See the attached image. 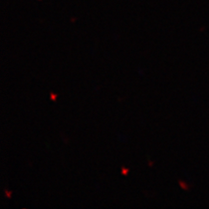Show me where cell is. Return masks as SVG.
I'll return each instance as SVG.
<instances>
[{"label":"cell","mask_w":209,"mask_h":209,"mask_svg":"<svg viewBox=\"0 0 209 209\" xmlns=\"http://www.w3.org/2000/svg\"><path fill=\"white\" fill-rule=\"evenodd\" d=\"M57 97H58L57 94H55V93H53V92L50 93V98L52 100V101H56V99H57Z\"/></svg>","instance_id":"3"},{"label":"cell","mask_w":209,"mask_h":209,"mask_svg":"<svg viewBox=\"0 0 209 209\" xmlns=\"http://www.w3.org/2000/svg\"><path fill=\"white\" fill-rule=\"evenodd\" d=\"M121 173H122L123 175H126L128 174V173H129V169L126 168V167H125V166H122V168H121Z\"/></svg>","instance_id":"2"},{"label":"cell","mask_w":209,"mask_h":209,"mask_svg":"<svg viewBox=\"0 0 209 209\" xmlns=\"http://www.w3.org/2000/svg\"><path fill=\"white\" fill-rule=\"evenodd\" d=\"M179 183H180V186H181L182 189H184V190H188V189H189V186L186 184V182L182 181V180H180V181H179Z\"/></svg>","instance_id":"1"},{"label":"cell","mask_w":209,"mask_h":209,"mask_svg":"<svg viewBox=\"0 0 209 209\" xmlns=\"http://www.w3.org/2000/svg\"><path fill=\"white\" fill-rule=\"evenodd\" d=\"M5 196L7 198H12V192L9 191V190H7V189H5Z\"/></svg>","instance_id":"4"},{"label":"cell","mask_w":209,"mask_h":209,"mask_svg":"<svg viewBox=\"0 0 209 209\" xmlns=\"http://www.w3.org/2000/svg\"><path fill=\"white\" fill-rule=\"evenodd\" d=\"M149 166H152V162H151V161L149 162Z\"/></svg>","instance_id":"5"}]
</instances>
